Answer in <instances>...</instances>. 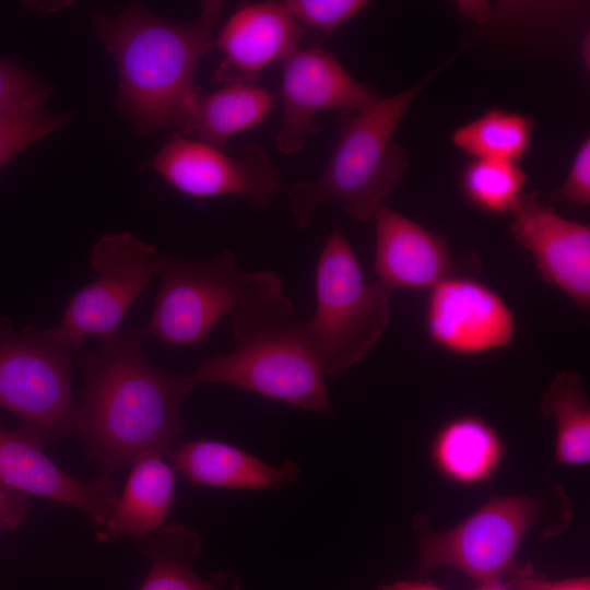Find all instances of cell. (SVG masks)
Listing matches in <instances>:
<instances>
[{"mask_svg":"<svg viewBox=\"0 0 590 590\" xmlns=\"http://www.w3.org/2000/svg\"><path fill=\"white\" fill-rule=\"evenodd\" d=\"M143 328H119L79 357L84 379L74 436L101 474L114 475L149 455L169 457L184 433L189 375L153 365Z\"/></svg>","mask_w":590,"mask_h":590,"instance_id":"obj_1","label":"cell"},{"mask_svg":"<svg viewBox=\"0 0 590 590\" xmlns=\"http://www.w3.org/2000/svg\"><path fill=\"white\" fill-rule=\"evenodd\" d=\"M223 12L224 2L208 0L190 22L167 20L140 3L116 17L93 13V28L116 64L117 107L137 135L160 129L191 132V108L201 92L194 75Z\"/></svg>","mask_w":590,"mask_h":590,"instance_id":"obj_2","label":"cell"},{"mask_svg":"<svg viewBox=\"0 0 590 590\" xmlns=\"http://www.w3.org/2000/svg\"><path fill=\"white\" fill-rule=\"evenodd\" d=\"M449 61L363 111L341 113L340 135L323 170L287 190L290 211L298 228L310 227L319 206L331 201L342 202L355 221L374 217L410 166L405 150L393 141V134L414 99Z\"/></svg>","mask_w":590,"mask_h":590,"instance_id":"obj_3","label":"cell"},{"mask_svg":"<svg viewBox=\"0 0 590 590\" xmlns=\"http://www.w3.org/2000/svg\"><path fill=\"white\" fill-rule=\"evenodd\" d=\"M232 329L238 345L189 374L194 388L234 386L306 411H331L307 320L294 318V305L286 295L235 312Z\"/></svg>","mask_w":590,"mask_h":590,"instance_id":"obj_4","label":"cell"},{"mask_svg":"<svg viewBox=\"0 0 590 590\" xmlns=\"http://www.w3.org/2000/svg\"><path fill=\"white\" fill-rule=\"evenodd\" d=\"M160 290L143 330L169 346L196 344L229 312L283 295L275 271H244L235 255L222 250L209 259L162 257Z\"/></svg>","mask_w":590,"mask_h":590,"instance_id":"obj_5","label":"cell"},{"mask_svg":"<svg viewBox=\"0 0 590 590\" xmlns=\"http://www.w3.org/2000/svg\"><path fill=\"white\" fill-rule=\"evenodd\" d=\"M316 310L307 320L326 377L340 375L365 358L390 322L392 291L366 282L354 250L334 225L316 269Z\"/></svg>","mask_w":590,"mask_h":590,"instance_id":"obj_6","label":"cell"},{"mask_svg":"<svg viewBox=\"0 0 590 590\" xmlns=\"http://www.w3.org/2000/svg\"><path fill=\"white\" fill-rule=\"evenodd\" d=\"M75 351L51 328L0 340V406L44 445L74 435L78 405L70 370Z\"/></svg>","mask_w":590,"mask_h":590,"instance_id":"obj_7","label":"cell"},{"mask_svg":"<svg viewBox=\"0 0 590 590\" xmlns=\"http://www.w3.org/2000/svg\"><path fill=\"white\" fill-rule=\"evenodd\" d=\"M545 507L530 496L491 498L453 528L421 534L420 570L451 568L477 582L511 575L519 567L520 544Z\"/></svg>","mask_w":590,"mask_h":590,"instance_id":"obj_8","label":"cell"},{"mask_svg":"<svg viewBox=\"0 0 590 590\" xmlns=\"http://www.w3.org/2000/svg\"><path fill=\"white\" fill-rule=\"evenodd\" d=\"M156 248L129 232L103 235L91 251L96 278L70 298L52 331L79 350L91 335L120 328L130 307L156 276Z\"/></svg>","mask_w":590,"mask_h":590,"instance_id":"obj_9","label":"cell"},{"mask_svg":"<svg viewBox=\"0 0 590 590\" xmlns=\"http://www.w3.org/2000/svg\"><path fill=\"white\" fill-rule=\"evenodd\" d=\"M152 168L181 193L196 199L245 198L255 210L269 208L283 185L279 169L260 145L235 155L176 132L155 154Z\"/></svg>","mask_w":590,"mask_h":590,"instance_id":"obj_10","label":"cell"},{"mask_svg":"<svg viewBox=\"0 0 590 590\" xmlns=\"http://www.w3.org/2000/svg\"><path fill=\"white\" fill-rule=\"evenodd\" d=\"M282 64L283 119L275 138L282 154H297L308 138L321 131L317 122L320 113H359L379 99L371 86L353 78L321 46L297 48Z\"/></svg>","mask_w":590,"mask_h":590,"instance_id":"obj_11","label":"cell"},{"mask_svg":"<svg viewBox=\"0 0 590 590\" xmlns=\"http://www.w3.org/2000/svg\"><path fill=\"white\" fill-rule=\"evenodd\" d=\"M43 446L33 432L22 426L8 430L0 424V483L78 508L90 518L102 541L119 498L113 477L98 473L88 481L75 479L51 461Z\"/></svg>","mask_w":590,"mask_h":590,"instance_id":"obj_12","label":"cell"},{"mask_svg":"<svg viewBox=\"0 0 590 590\" xmlns=\"http://www.w3.org/2000/svg\"><path fill=\"white\" fill-rule=\"evenodd\" d=\"M429 291L425 326L438 346L456 354L474 355L512 342L515 316L486 284L451 275Z\"/></svg>","mask_w":590,"mask_h":590,"instance_id":"obj_13","label":"cell"},{"mask_svg":"<svg viewBox=\"0 0 590 590\" xmlns=\"http://www.w3.org/2000/svg\"><path fill=\"white\" fill-rule=\"evenodd\" d=\"M509 231L534 258L545 282L590 309V226L560 216L553 206L524 194L510 212Z\"/></svg>","mask_w":590,"mask_h":590,"instance_id":"obj_14","label":"cell"},{"mask_svg":"<svg viewBox=\"0 0 590 590\" xmlns=\"http://www.w3.org/2000/svg\"><path fill=\"white\" fill-rule=\"evenodd\" d=\"M305 33L282 1L244 3L214 36L222 58L213 81L255 83L266 68L299 48Z\"/></svg>","mask_w":590,"mask_h":590,"instance_id":"obj_15","label":"cell"},{"mask_svg":"<svg viewBox=\"0 0 590 590\" xmlns=\"http://www.w3.org/2000/svg\"><path fill=\"white\" fill-rule=\"evenodd\" d=\"M374 270L393 290H430L453 275L447 240L408 216L381 205L375 213Z\"/></svg>","mask_w":590,"mask_h":590,"instance_id":"obj_16","label":"cell"},{"mask_svg":"<svg viewBox=\"0 0 590 590\" xmlns=\"http://www.w3.org/2000/svg\"><path fill=\"white\" fill-rule=\"evenodd\" d=\"M168 459L173 469L194 486L281 489L300 476V469L293 461L274 467L245 450L216 440L178 442Z\"/></svg>","mask_w":590,"mask_h":590,"instance_id":"obj_17","label":"cell"},{"mask_svg":"<svg viewBox=\"0 0 590 590\" xmlns=\"http://www.w3.org/2000/svg\"><path fill=\"white\" fill-rule=\"evenodd\" d=\"M505 453L504 441L483 417L461 415L446 422L430 446L436 471L458 485H477L498 470Z\"/></svg>","mask_w":590,"mask_h":590,"instance_id":"obj_18","label":"cell"},{"mask_svg":"<svg viewBox=\"0 0 590 590\" xmlns=\"http://www.w3.org/2000/svg\"><path fill=\"white\" fill-rule=\"evenodd\" d=\"M135 550L151 564L140 590H240L237 577L216 573L203 579L193 570L202 553L200 535L182 523L164 524L135 541Z\"/></svg>","mask_w":590,"mask_h":590,"instance_id":"obj_19","label":"cell"},{"mask_svg":"<svg viewBox=\"0 0 590 590\" xmlns=\"http://www.w3.org/2000/svg\"><path fill=\"white\" fill-rule=\"evenodd\" d=\"M175 482L174 469L163 456L149 455L137 460L102 542L126 536L138 541L163 527L175 502Z\"/></svg>","mask_w":590,"mask_h":590,"instance_id":"obj_20","label":"cell"},{"mask_svg":"<svg viewBox=\"0 0 590 590\" xmlns=\"http://www.w3.org/2000/svg\"><path fill=\"white\" fill-rule=\"evenodd\" d=\"M274 107V95L256 83L224 84L196 96L191 132L198 140L225 150L228 139L261 123Z\"/></svg>","mask_w":590,"mask_h":590,"instance_id":"obj_21","label":"cell"},{"mask_svg":"<svg viewBox=\"0 0 590 590\" xmlns=\"http://www.w3.org/2000/svg\"><path fill=\"white\" fill-rule=\"evenodd\" d=\"M541 412L556 425L554 457L566 465L590 461V403L583 377L568 369L557 374L541 399Z\"/></svg>","mask_w":590,"mask_h":590,"instance_id":"obj_22","label":"cell"},{"mask_svg":"<svg viewBox=\"0 0 590 590\" xmlns=\"http://www.w3.org/2000/svg\"><path fill=\"white\" fill-rule=\"evenodd\" d=\"M532 131L529 117L492 109L456 129L452 142L476 160L517 162L528 151Z\"/></svg>","mask_w":590,"mask_h":590,"instance_id":"obj_23","label":"cell"},{"mask_svg":"<svg viewBox=\"0 0 590 590\" xmlns=\"http://www.w3.org/2000/svg\"><path fill=\"white\" fill-rule=\"evenodd\" d=\"M527 182L517 162L476 160L468 163L460 177L463 197L482 211L503 214L520 202Z\"/></svg>","mask_w":590,"mask_h":590,"instance_id":"obj_24","label":"cell"},{"mask_svg":"<svg viewBox=\"0 0 590 590\" xmlns=\"http://www.w3.org/2000/svg\"><path fill=\"white\" fill-rule=\"evenodd\" d=\"M67 120L46 108L0 116V169L22 150L48 135Z\"/></svg>","mask_w":590,"mask_h":590,"instance_id":"obj_25","label":"cell"},{"mask_svg":"<svg viewBox=\"0 0 590 590\" xmlns=\"http://www.w3.org/2000/svg\"><path fill=\"white\" fill-rule=\"evenodd\" d=\"M48 84L14 62L0 58V116L45 108Z\"/></svg>","mask_w":590,"mask_h":590,"instance_id":"obj_26","label":"cell"},{"mask_svg":"<svg viewBox=\"0 0 590 590\" xmlns=\"http://www.w3.org/2000/svg\"><path fill=\"white\" fill-rule=\"evenodd\" d=\"M288 13L303 26L330 35L342 24L364 10L366 0H285Z\"/></svg>","mask_w":590,"mask_h":590,"instance_id":"obj_27","label":"cell"},{"mask_svg":"<svg viewBox=\"0 0 590 590\" xmlns=\"http://www.w3.org/2000/svg\"><path fill=\"white\" fill-rule=\"evenodd\" d=\"M555 199L576 206L590 204V139L587 138L578 148L566 181Z\"/></svg>","mask_w":590,"mask_h":590,"instance_id":"obj_28","label":"cell"},{"mask_svg":"<svg viewBox=\"0 0 590 590\" xmlns=\"http://www.w3.org/2000/svg\"><path fill=\"white\" fill-rule=\"evenodd\" d=\"M514 590H590L588 576L574 577L563 580H547L533 573L532 567H518L509 575Z\"/></svg>","mask_w":590,"mask_h":590,"instance_id":"obj_29","label":"cell"},{"mask_svg":"<svg viewBox=\"0 0 590 590\" xmlns=\"http://www.w3.org/2000/svg\"><path fill=\"white\" fill-rule=\"evenodd\" d=\"M26 514V494L0 483V530H14Z\"/></svg>","mask_w":590,"mask_h":590,"instance_id":"obj_30","label":"cell"},{"mask_svg":"<svg viewBox=\"0 0 590 590\" xmlns=\"http://www.w3.org/2000/svg\"><path fill=\"white\" fill-rule=\"evenodd\" d=\"M377 590H447L433 582L420 581H396L388 585H381Z\"/></svg>","mask_w":590,"mask_h":590,"instance_id":"obj_31","label":"cell"},{"mask_svg":"<svg viewBox=\"0 0 590 590\" xmlns=\"http://www.w3.org/2000/svg\"><path fill=\"white\" fill-rule=\"evenodd\" d=\"M472 590H514L509 583L502 581V579H492L479 582V585Z\"/></svg>","mask_w":590,"mask_h":590,"instance_id":"obj_32","label":"cell"}]
</instances>
